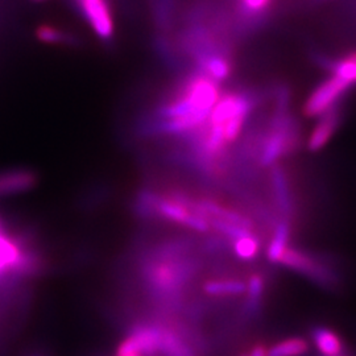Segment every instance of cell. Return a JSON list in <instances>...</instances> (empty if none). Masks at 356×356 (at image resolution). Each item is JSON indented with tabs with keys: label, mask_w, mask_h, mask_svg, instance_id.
Wrapping results in <instances>:
<instances>
[{
	"label": "cell",
	"mask_w": 356,
	"mask_h": 356,
	"mask_svg": "<svg viewBox=\"0 0 356 356\" xmlns=\"http://www.w3.org/2000/svg\"><path fill=\"white\" fill-rule=\"evenodd\" d=\"M189 244L184 241L161 243L147 254L141 277L149 293L157 300L172 302L191 282L197 267L186 257Z\"/></svg>",
	"instance_id": "1"
},
{
	"label": "cell",
	"mask_w": 356,
	"mask_h": 356,
	"mask_svg": "<svg viewBox=\"0 0 356 356\" xmlns=\"http://www.w3.org/2000/svg\"><path fill=\"white\" fill-rule=\"evenodd\" d=\"M297 143V127L286 115V110H277L267 138L260 144V165H275L277 160L293 151Z\"/></svg>",
	"instance_id": "2"
},
{
	"label": "cell",
	"mask_w": 356,
	"mask_h": 356,
	"mask_svg": "<svg viewBox=\"0 0 356 356\" xmlns=\"http://www.w3.org/2000/svg\"><path fill=\"white\" fill-rule=\"evenodd\" d=\"M163 339V322H140L128 331L118 347V356H159Z\"/></svg>",
	"instance_id": "3"
},
{
	"label": "cell",
	"mask_w": 356,
	"mask_h": 356,
	"mask_svg": "<svg viewBox=\"0 0 356 356\" xmlns=\"http://www.w3.org/2000/svg\"><path fill=\"white\" fill-rule=\"evenodd\" d=\"M279 264L291 268L293 270L304 275L306 277L316 281L322 286H332L335 284V276L329 268L321 261L302 251L289 248L281 256Z\"/></svg>",
	"instance_id": "4"
},
{
	"label": "cell",
	"mask_w": 356,
	"mask_h": 356,
	"mask_svg": "<svg viewBox=\"0 0 356 356\" xmlns=\"http://www.w3.org/2000/svg\"><path fill=\"white\" fill-rule=\"evenodd\" d=\"M348 88L350 85L338 76H332L326 79L307 98L304 106V114L310 118L325 114L337 106V102L342 98Z\"/></svg>",
	"instance_id": "5"
},
{
	"label": "cell",
	"mask_w": 356,
	"mask_h": 356,
	"mask_svg": "<svg viewBox=\"0 0 356 356\" xmlns=\"http://www.w3.org/2000/svg\"><path fill=\"white\" fill-rule=\"evenodd\" d=\"M76 4L98 38H113L114 20L107 0H76Z\"/></svg>",
	"instance_id": "6"
},
{
	"label": "cell",
	"mask_w": 356,
	"mask_h": 356,
	"mask_svg": "<svg viewBox=\"0 0 356 356\" xmlns=\"http://www.w3.org/2000/svg\"><path fill=\"white\" fill-rule=\"evenodd\" d=\"M339 123H341V111L338 106H334L329 111L321 115V119L307 141V148L312 152H317L319 149H322L339 127Z\"/></svg>",
	"instance_id": "7"
},
{
	"label": "cell",
	"mask_w": 356,
	"mask_h": 356,
	"mask_svg": "<svg viewBox=\"0 0 356 356\" xmlns=\"http://www.w3.org/2000/svg\"><path fill=\"white\" fill-rule=\"evenodd\" d=\"M38 175L29 169H13L0 173V197L26 193L36 186Z\"/></svg>",
	"instance_id": "8"
},
{
	"label": "cell",
	"mask_w": 356,
	"mask_h": 356,
	"mask_svg": "<svg viewBox=\"0 0 356 356\" xmlns=\"http://www.w3.org/2000/svg\"><path fill=\"white\" fill-rule=\"evenodd\" d=\"M310 338L321 356H337L347 348L339 334L325 326H314L310 330Z\"/></svg>",
	"instance_id": "9"
},
{
	"label": "cell",
	"mask_w": 356,
	"mask_h": 356,
	"mask_svg": "<svg viewBox=\"0 0 356 356\" xmlns=\"http://www.w3.org/2000/svg\"><path fill=\"white\" fill-rule=\"evenodd\" d=\"M272 189L276 197V202L284 216H289L292 213V194L288 184V177L285 170L280 166H273L272 169Z\"/></svg>",
	"instance_id": "10"
},
{
	"label": "cell",
	"mask_w": 356,
	"mask_h": 356,
	"mask_svg": "<svg viewBox=\"0 0 356 356\" xmlns=\"http://www.w3.org/2000/svg\"><path fill=\"white\" fill-rule=\"evenodd\" d=\"M264 288H266V282L263 276L260 275H252L248 280L247 284V301L244 304V309L243 313L247 318H254L256 314L260 310V305H261V298L264 294Z\"/></svg>",
	"instance_id": "11"
},
{
	"label": "cell",
	"mask_w": 356,
	"mask_h": 356,
	"mask_svg": "<svg viewBox=\"0 0 356 356\" xmlns=\"http://www.w3.org/2000/svg\"><path fill=\"white\" fill-rule=\"evenodd\" d=\"M247 291V284L236 279H216L207 281L204 285V292L214 297L241 296Z\"/></svg>",
	"instance_id": "12"
},
{
	"label": "cell",
	"mask_w": 356,
	"mask_h": 356,
	"mask_svg": "<svg viewBox=\"0 0 356 356\" xmlns=\"http://www.w3.org/2000/svg\"><path fill=\"white\" fill-rule=\"evenodd\" d=\"M291 238V227L286 220L280 222L276 229L275 234L272 236V241L269 243L267 250L268 260L270 263H279L281 256L288 250V243Z\"/></svg>",
	"instance_id": "13"
},
{
	"label": "cell",
	"mask_w": 356,
	"mask_h": 356,
	"mask_svg": "<svg viewBox=\"0 0 356 356\" xmlns=\"http://www.w3.org/2000/svg\"><path fill=\"white\" fill-rule=\"evenodd\" d=\"M159 198V193L152 189H141L132 204V210L135 216L145 220L156 219V202Z\"/></svg>",
	"instance_id": "14"
},
{
	"label": "cell",
	"mask_w": 356,
	"mask_h": 356,
	"mask_svg": "<svg viewBox=\"0 0 356 356\" xmlns=\"http://www.w3.org/2000/svg\"><path fill=\"white\" fill-rule=\"evenodd\" d=\"M309 348V342L304 338H288L269 347L267 356H305Z\"/></svg>",
	"instance_id": "15"
},
{
	"label": "cell",
	"mask_w": 356,
	"mask_h": 356,
	"mask_svg": "<svg viewBox=\"0 0 356 356\" xmlns=\"http://www.w3.org/2000/svg\"><path fill=\"white\" fill-rule=\"evenodd\" d=\"M330 67L331 72L334 76L341 78L346 83L350 86L356 82V53H353L344 58H341L339 61L335 63H329L327 65Z\"/></svg>",
	"instance_id": "16"
},
{
	"label": "cell",
	"mask_w": 356,
	"mask_h": 356,
	"mask_svg": "<svg viewBox=\"0 0 356 356\" xmlns=\"http://www.w3.org/2000/svg\"><path fill=\"white\" fill-rule=\"evenodd\" d=\"M234 254L241 260H252L259 254V241L254 234H248L231 242Z\"/></svg>",
	"instance_id": "17"
},
{
	"label": "cell",
	"mask_w": 356,
	"mask_h": 356,
	"mask_svg": "<svg viewBox=\"0 0 356 356\" xmlns=\"http://www.w3.org/2000/svg\"><path fill=\"white\" fill-rule=\"evenodd\" d=\"M272 0H236L239 16L247 20H254L260 16H264L270 7Z\"/></svg>",
	"instance_id": "18"
},
{
	"label": "cell",
	"mask_w": 356,
	"mask_h": 356,
	"mask_svg": "<svg viewBox=\"0 0 356 356\" xmlns=\"http://www.w3.org/2000/svg\"><path fill=\"white\" fill-rule=\"evenodd\" d=\"M36 36L40 41L47 44H67L69 38L63 31L51 26H41L36 31Z\"/></svg>",
	"instance_id": "19"
},
{
	"label": "cell",
	"mask_w": 356,
	"mask_h": 356,
	"mask_svg": "<svg viewBox=\"0 0 356 356\" xmlns=\"http://www.w3.org/2000/svg\"><path fill=\"white\" fill-rule=\"evenodd\" d=\"M247 354L248 356H267V348L263 344H256Z\"/></svg>",
	"instance_id": "20"
},
{
	"label": "cell",
	"mask_w": 356,
	"mask_h": 356,
	"mask_svg": "<svg viewBox=\"0 0 356 356\" xmlns=\"http://www.w3.org/2000/svg\"><path fill=\"white\" fill-rule=\"evenodd\" d=\"M337 356H355L354 355V354H353V353H351V351H350V350H348V348H346V350H344L343 353H342V354H339V355H337Z\"/></svg>",
	"instance_id": "21"
},
{
	"label": "cell",
	"mask_w": 356,
	"mask_h": 356,
	"mask_svg": "<svg viewBox=\"0 0 356 356\" xmlns=\"http://www.w3.org/2000/svg\"><path fill=\"white\" fill-rule=\"evenodd\" d=\"M29 356H45L44 354H38V353H36V354H32V355Z\"/></svg>",
	"instance_id": "22"
},
{
	"label": "cell",
	"mask_w": 356,
	"mask_h": 356,
	"mask_svg": "<svg viewBox=\"0 0 356 356\" xmlns=\"http://www.w3.org/2000/svg\"><path fill=\"white\" fill-rule=\"evenodd\" d=\"M3 229V225H1V222H0V229Z\"/></svg>",
	"instance_id": "23"
},
{
	"label": "cell",
	"mask_w": 356,
	"mask_h": 356,
	"mask_svg": "<svg viewBox=\"0 0 356 356\" xmlns=\"http://www.w3.org/2000/svg\"><path fill=\"white\" fill-rule=\"evenodd\" d=\"M35 1H41V0H35Z\"/></svg>",
	"instance_id": "24"
},
{
	"label": "cell",
	"mask_w": 356,
	"mask_h": 356,
	"mask_svg": "<svg viewBox=\"0 0 356 356\" xmlns=\"http://www.w3.org/2000/svg\"><path fill=\"white\" fill-rule=\"evenodd\" d=\"M129 356H138V355H129Z\"/></svg>",
	"instance_id": "25"
}]
</instances>
